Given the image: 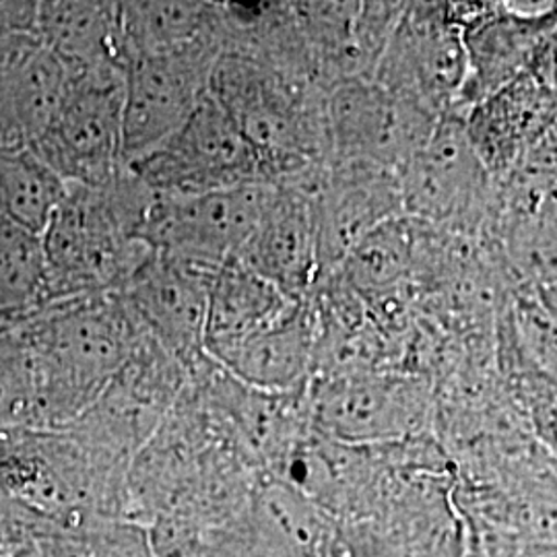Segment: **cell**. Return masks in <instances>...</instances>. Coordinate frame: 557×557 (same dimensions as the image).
Returning a JSON list of instances; mask_svg holds the SVG:
<instances>
[{
    "label": "cell",
    "instance_id": "1",
    "mask_svg": "<svg viewBox=\"0 0 557 557\" xmlns=\"http://www.w3.org/2000/svg\"><path fill=\"white\" fill-rule=\"evenodd\" d=\"M15 324L36 363V430L79 418L149 337L119 294L46 304Z\"/></svg>",
    "mask_w": 557,
    "mask_h": 557
},
{
    "label": "cell",
    "instance_id": "2",
    "mask_svg": "<svg viewBox=\"0 0 557 557\" xmlns=\"http://www.w3.org/2000/svg\"><path fill=\"white\" fill-rule=\"evenodd\" d=\"M153 199L131 168L101 186H69L41 236L46 304L120 292L153 255L140 239Z\"/></svg>",
    "mask_w": 557,
    "mask_h": 557
},
{
    "label": "cell",
    "instance_id": "3",
    "mask_svg": "<svg viewBox=\"0 0 557 557\" xmlns=\"http://www.w3.org/2000/svg\"><path fill=\"white\" fill-rule=\"evenodd\" d=\"M209 94L257 149L273 184L298 182L331 161L329 91L317 81L223 50Z\"/></svg>",
    "mask_w": 557,
    "mask_h": 557
},
{
    "label": "cell",
    "instance_id": "4",
    "mask_svg": "<svg viewBox=\"0 0 557 557\" xmlns=\"http://www.w3.org/2000/svg\"><path fill=\"white\" fill-rule=\"evenodd\" d=\"M128 168L160 197L273 184L257 149L211 94L178 133Z\"/></svg>",
    "mask_w": 557,
    "mask_h": 557
},
{
    "label": "cell",
    "instance_id": "5",
    "mask_svg": "<svg viewBox=\"0 0 557 557\" xmlns=\"http://www.w3.org/2000/svg\"><path fill=\"white\" fill-rule=\"evenodd\" d=\"M405 215L444 232L473 234L494 205V176L467 133L462 112L438 120L432 137L398 172Z\"/></svg>",
    "mask_w": 557,
    "mask_h": 557
},
{
    "label": "cell",
    "instance_id": "6",
    "mask_svg": "<svg viewBox=\"0 0 557 557\" xmlns=\"http://www.w3.org/2000/svg\"><path fill=\"white\" fill-rule=\"evenodd\" d=\"M467 52L457 4H405L374 81L432 116L458 112Z\"/></svg>",
    "mask_w": 557,
    "mask_h": 557
},
{
    "label": "cell",
    "instance_id": "7",
    "mask_svg": "<svg viewBox=\"0 0 557 557\" xmlns=\"http://www.w3.org/2000/svg\"><path fill=\"white\" fill-rule=\"evenodd\" d=\"M223 32L170 54L128 62L122 108V161L133 165L188 122L211 91Z\"/></svg>",
    "mask_w": 557,
    "mask_h": 557
},
{
    "label": "cell",
    "instance_id": "8",
    "mask_svg": "<svg viewBox=\"0 0 557 557\" xmlns=\"http://www.w3.org/2000/svg\"><path fill=\"white\" fill-rule=\"evenodd\" d=\"M54 116L32 149L69 186H101L126 168L122 161L124 73L66 75Z\"/></svg>",
    "mask_w": 557,
    "mask_h": 557
},
{
    "label": "cell",
    "instance_id": "9",
    "mask_svg": "<svg viewBox=\"0 0 557 557\" xmlns=\"http://www.w3.org/2000/svg\"><path fill=\"white\" fill-rule=\"evenodd\" d=\"M275 184H246L195 197H160L151 202L140 239L165 257L218 271L238 259L257 230Z\"/></svg>",
    "mask_w": 557,
    "mask_h": 557
},
{
    "label": "cell",
    "instance_id": "10",
    "mask_svg": "<svg viewBox=\"0 0 557 557\" xmlns=\"http://www.w3.org/2000/svg\"><path fill=\"white\" fill-rule=\"evenodd\" d=\"M331 161L400 172L438 120L374 79L338 83L326 98Z\"/></svg>",
    "mask_w": 557,
    "mask_h": 557
},
{
    "label": "cell",
    "instance_id": "11",
    "mask_svg": "<svg viewBox=\"0 0 557 557\" xmlns=\"http://www.w3.org/2000/svg\"><path fill=\"white\" fill-rule=\"evenodd\" d=\"M294 186L314 205L322 283L337 273L361 239L386 221L405 218L397 172L329 161Z\"/></svg>",
    "mask_w": 557,
    "mask_h": 557
},
{
    "label": "cell",
    "instance_id": "12",
    "mask_svg": "<svg viewBox=\"0 0 557 557\" xmlns=\"http://www.w3.org/2000/svg\"><path fill=\"white\" fill-rule=\"evenodd\" d=\"M457 7L467 52V79L458 101V112L465 114L533 71L545 41L557 29V9Z\"/></svg>",
    "mask_w": 557,
    "mask_h": 557
},
{
    "label": "cell",
    "instance_id": "13",
    "mask_svg": "<svg viewBox=\"0 0 557 557\" xmlns=\"http://www.w3.org/2000/svg\"><path fill=\"white\" fill-rule=\"evenodd\" d=\"M218 271L153 252L116 292L143 331L186 363L205 351L209 285Z\"/></svg>",
    "mask_w": 557,
    "mask_h": 557
},
{
    "label": "cell",
    "instance_id": "14",
    "mask_svg": "<svg viewBox=\"0 0 557 557\" xmlns=\"http://www.w3.org/2000/svg\"><path fill=\"white\" fill-rule=\"evenodd\" d=\"M403 7L397 2L294 4L310 66L326 91L345 81L374 79Z\"/></svg>",
    "mask_w": 557,
    "mask_h": 557
},
{
    "label": "cell",
    "instance_id": "15",
    "mask_svg": "<svg viewBox=\"0 0 557 557\" xmlns=\"http://www.w3.org/2000/svg\"><path fill=\"white\" fill-rule=\"evenodd\" d=\"M317 418L341 440L379 442L418 432L428 398L418 380L391 372H361L326 380L317 393Z\"/></svg>",
    "mask_w": 557,
    "mask_h": 557
},
{
    "label": "cell",
    "instance_id": "16",
    "mask_svg": "<svg viewBox=\"0 0 557 557\" xmlns=\"http://www.w3.org/2000/svg\"><path fill=\"white\" fill-rule=\"evenodd\" d=\"M239 262L273 283L287 298H312L322 283L314 205L294 184H275L271 200Z\"/></svg>",
    "mask_w": 557,
    "mask_h": 557
},
{
    "label": "cell",
    "instance_id": "17",
    "mask_svg": "<svg viewBox=\"0 0 557 557\" xmlns=\"http://www.w3.org/2000/svg\"><path fill=\"white\" fill-rule=\"evenodd\" d=\"M319 312L314 299L296 301L259 331L209 351L221 370L252 391L296 388L317 363Z\"/></svg>",
    "mask_w": 557,
    "mask_h": 557
},
{
    "label": "cell",
    "instance_id": "18",
    "mask_svg": "<svg viewBox=\"0 0 557 557\" xmlns=\"http://www.w3.org/2000/svg\"><path fill=\"white\" fill-rule=\"evenodd\" d=\"M467 133L492 176L515 168L557 122V94L531 71L465 112Z\"/></svg>",
    "mask_w": 557,
    "mask_h": 557
},
{
    "label": "cell",
    "instance_id": "19",
    "mask_svg": "<svg viewBox=\"0 0 557 557\" xmlns=\"http://www.w3.org/2000/svg\"><path fill=\"white\" fill-rule=\"evenodd\" d=\"M38 36L66 75L124 73L128 48L120 2H38Z\"/></svg>",
    "mask_w": 557,
    "mask_h": 557
},
{
    "label": "cell",
    "instance_id": "20",
    "mask_svg": "<svg viewBox=\"0 0 557 557\" xmlns=\"http://www.w3.org/2000/svg\"><path fill=\"white\" fill-rule=\"evenodd\" d=\"M296 301L244 262L227 260L209 285L205 351L209 354L259 331L283 317Z\"/></svg>",
    "mask_w": 557,
    "mask_h": 557
},
{
    "label": "cell",
    "instance_id": "21",
    "mask_svg": "<svg viewBox=\"0 0 557 557\" xmlns=\"http://www.w3.org/2000/svg\"><path fill=\"white\" fill-rule=\"evenodd\" d=\"M128 59L190 48L223 32L221 2H120ZM128 60V62H131Z\"/></svg>",
    "mask_w": 557,
    "mask_h": 557
},
{
    "label": "cell",
    "instance_id": "22",
    "mask_svg": "<svg viewBox=\"0 0 557 557\" xmlns=\"http://www.w3.org/2000/svg\"><path fill=\"white\" fill-rule=\"evenodd\" d=\"M423 223L411 218L386 221L359 242L335 275L358 296H382L400 289L416 275L428 242Z\"/></svg>",
    "mask_w": 557,
    "mask_h": 557
},
{
    "label": "cell",
    "instance_id": "23",
    "mask_svg": "<svg viewBox=\"0 0 557 557\" xmlns=\"http://www.w3.org/2000/svg\"><path fill=\"white\" fill-rule=\"evenodd\" d=\"M69 184L32 147L0 151V218L44 236Z\"/></svg>",
    "mask_w": 557,
    "mask_h": 557
},
{
    "label": "cell",
    "instance_id": "24",
    "mask_svg": "<svg viewBox=\"0 0 557 557\" xmlns=\"http://www.w3.org/2000/svg\"><path fill=\"white\" fill-rule=\"evenodd\" d=\"M48 294L41 236L2 221L0 225V324L40 310Z\"/></svg>",
    "mask_w": 557,
    "mask_h": 557
},
{
    "label": "cell",
    "instance_id": "25",
    "mask_svg": "<svg viewBox=\"0 0 557 557\" xmlns=\"http://www.w3.org/2000/svg\"><path fill=\"white\" fill-rule=\"evenodd\" d=\"M38 428V379L15 322L0 324V434Z\"/></svg>",
    "mask_w": 557,
    "mask_h": 557
},
{
    "label": "cell",
    "instance_id": "26",
    "mask_svg": "<svg viewBox=\"0 0 557 557\" xmlns=\"http://www.w3.org/2000/svg\"><path fill=\"white\" fill-rule=\"evenodd\" d=\"M40 545L44 557H101L89 533H54Z\"/></svg>",
    "mask_w": 557,
    "mask_h": 557
},
{
    "label": "cell",
    "instance_id": "27",
    "mask_svg": "<svg viewBox=\"0 0 557 557\" xmlns=\"http://www.w3.org/2000/svg\"><path fill=\"white\" fill-rule=\"evenodd\" d=\"M0 557H11V554H4V552L0 549Z\"/></svg>",
    "mask_w": 557,
    "mask_h": 557
},
{
    "label": "cell",
    "instance_id": "28",
    "mask_svg": "<svg viewBox=\"0 0 557 557\" xmlns=\"http://www.w3.org/2000/svg\"><path fill=\"white\" fill-rule=\"evenodd\" d=\"M2 221H4V220H2V218H0V225H2Z\"/></svg>",
    "mask_w": 557,
    "mask_h": 557
}]
</instances>
